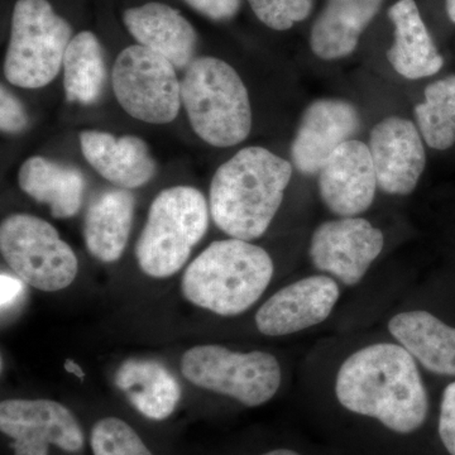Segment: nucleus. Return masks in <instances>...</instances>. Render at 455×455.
<instances>
[{
    "instance_id": "26",
    "label": "nucleus",
    "mask_w": 455,
    "mask_h": 455,
    "mask_svg": "<svg viewBox=\"0 0 455 455\" xmlns=\"http://www.w3.org/2000/svg\"><path fill=\"white\" fill-rule=\"evenodd\" d=\"M90 445L94 455H154L130 424L114 416L92 427Z\"/></svg>"
},
{
    "instance_id": "22",
    "label": "nucleus",
    "mask_w": 455,
    "mask_h": 455,
    "mask_svg": "<svg viewBox=\"0 0 455 455\" xmlns=\"http://www.w3.org/2000/svg\"><path fill=\"white\" fill-rule=\"evenodd\" d=\"M114 381L131 405L149 420H166L181 398L176 377L154 359H127L116 370Z\"/></svg>"
},
{
    "instance_id": "17",
    "label": "nucleus",
    "mask_w": 455,
    "mask_h": 455,
    "mask_svg": "<svg viewBox=\"0 0 455 455\" xmlns=\"http://www.w3.org/2000/svg\"><path fill=\"white\" fill-rule=\"evenodd\" d=\"M123 23L137 44L166 57L176 68H188L196 59V28L169 4L149 2L125 9Z\"/></svg>"
},
{
    "instance_id": "10",
    "label": "nucleus",
    "mask_w": 455,
    "mask_h": 455,
    "mask_svg": "<svg viewBox=\"0 0 455 455\" xmlns=\"http://www.w3.org/2000/svg\"><path fill=\"white\" fill-rule=\"evenodd\" d=\"M385 248L379 228L362 217H337L320 224L311 235L309 259L319 274L344 287H355L367 276Z\"/></svg>"
},
{
    "instance_id": "12",
    "label": "nucleus",
    "mask_w": 455,
    "mask_h": 455,
    "mask_svg": "<svg viewBox=\"0 0 455 455\" xmlns=\"http://www.w3.org/2000/svg\"><path fill=\"white\" fill-rule=\"evenodd\" d=\"M341 298V284L324 274H314L284 284L263 302L254 315L260 334L278 338L322 325Z\"/></svg>"
},
{
    "instance_id": "19",
    "label": "nucleus",
    "mask_w": 455,
    "mask_h": 455,
    "mask_svg": "<svg viewBox=\"0 0 455 455\" xmlns=\"http://www.w3.org/2000/svg\"><path fill=\"white\" fill-rule=\"evenodd\" d=\"M388 17L395 26V42L387 59L397 74L409 80L434 76L442 70L440 55L415 0H397Z\"/></svg>"
},
{
    "instance_id": "23",
    "label": "nucleus",
    "mask_w": 455,
    "mask_h": 455,
    "mask_svg": "<svg viewBox=\"0 0 455 455\" xmlns=\"http://www.w3.org/2000/svg\"><path fill=\"white\" fill-rule=\"evenodd\" d=\"M20 190L50 206L56 220H68L80 212L85 193L82 171L42 156L27 158L18 171Z\"/></svg>"
},
{
    "instance_id": "24",
    "label": "nucleus",
    "mask_w": 455,
    "mask_h": 455,
    "mask_svg": "<svg viewBox=\"0 0 455 455\" xmlns=\"http://www.w3.org/2000/svg\"><path fill=\"white\" fill-rule=\"evenodd\" d=\"M62 71L68 103H97L106 85L107 68L103 47L94 33L83 31L74 36L65 52Z\"/></svg>"
},
{
    "instance_id": "14",
    "label": "nucleus",
    "mask_w": 455,
    "mask_h": 455,
    "mask_svg": "<svg viewBox=\"0 0 455 455\" xmlns=\"http://www.w3.org/2000/svg\"><path fill=\"white\" fill-rule=\"evenodd\" d=\"M320 199L335 217H361L372 206L379 181L370 147L347 140L317 173Z\"/></svg>"
},
{
    "instance_id": "31",
    "label": "nucleus",
    "mask_w": 455,
    "mask_h": 455,
    "mask_svg": "<svg viewBox=\"0 0 455 455\" xmlns=\"http://www.w3.org/2000/svg\"><path fill=\"white\" fill-rule=\"evenodd\" d=\"M2 310H8L14 307L18 299L25 291V284L20 278L9 276L7 274H2Z\"/></svg>"
},
{
    "instance_id": "28",
    "label": "nucleus",
    "mask_w": 455,
    "mask_h": 455,
    "mask_svg": "<svg viewBox=\"0 0 455 455\" xmlns=\"http://www.w3.org/2000/svg\"><path fill=\"white\" fill-rule=\"evenodd\" d=\"M438 434L449 455H455V379L445 386L440 398Z\"/></svg>"
},
{
    "instance_id": "3",
    "label": "nucleus",
    "mask_w": 455,
    "mask_h": 455,
    "mask_svg": "<svg viewBox=\"0 0 455 455\" xmlns=\"http://www.w3.org/2000/svg\"><path fill=\"white\" fill-rule=\"evenodd\" d=\"M275 275L271 254L250 241L212 242L188 266L182 295L215 315H242L267 291Z\"/></svg>"
},
{
    "instance_id": "9",
    "label": "nucleus",
    "mask_w": 455,
    "mask_h": 455,
    "mask_svg": "<svg viewBox=\"0 0 455 455\" xmlns=\"http://www.w3.org/2000/svg\"><path fill=\"white\" fill-rule=\"evenodd\" d=\"M178 68L166 57L132 44L113 65L112 86L125 113L149 124L175 121L182 107Z\"/></svg>"
},
{
    "instance_id": "32",
    "label": "nucleus",
    "mask_w": 455,
    "mask_h": 455,
    "mask_svg": "<svg viewBox=\"0 0 455 455\" xmlns=\"http://www.w3.org/2000/svg\"><path fill=\"white\" fill-rule=\"evenodd\" d=\"M65 370L68 371V373L74 374L77 379H85V373H84L83 368L74 362L73 359H66L64 364Z\"/></svg>"
},
{
    "instance_id": "5",
    "label": "nucleus",
    "mask_w": 455,
    "mask_h": 455,
    "mask_svg": "<svg viewBox=\"0 0 455 455\" xmlns=\"http://www.w3.org/2000/svg\"><path fill=\"white\" fill-rule=\"evenodd\" d=\"M211 209L202 191L164 188L149 208L136 244V259L147 276L167 278L184 267L209 228Z\"/></svg>"
},
{
    "instance_id": "15",
    "label": "nucleus",
    "mask_w": 455,
    "mask_h": 455,
    "mask_svg": "<svg viewBox=\"0 0 455 455\" xmlns=\"http://www.w3.org/2000/svg\"><path fill=\"white\" fill-rule=\"evenodd\" d=\"M357 108L341 99H319L302 113L291 145L293 166L305 176L319 173L328 158L357 133Z\"/></svg>"
},
{
    "instance_id": "1",
    "label": "nucleus",
    "mask_w": 455,
    "mask_h": 455,
    "mask_svg": "<svg viewBox=\"0 0 455 455\" xmlns=\"http://www.w3.org/2000/svg\"><path fill=\"white\" fill-rule=\"evenodd\" d=\"M424 371L390 337L347 349L325 379L341 411L372 420L395 435L423 429L430 414Z\"/></svg>"
},
{
    "instance_id": "6",
    "label": "nucleus",
    "mask_w": 455,
    "mask_h": 455,
    "mask_svg": "<svg viewBox=\"0 0 455 455\" xmlns=\"http://www.w3.org/2000/svg\"><path fill=\"white\" fill-rule=\"evenodd\" d=\"M73 37V27L49 0H17L4 60L8 82L23 89L49 85L61 71Z\"/></svg>"
},
{
    "instance_id": "18",
    "label": "nucleus",
    "mask_w": 455,
    "mask_h": 455,
    "mask_svg": "<svg viewBox=\"0 0 455 455\" xmlns=\"http://www.w3.org/2000/svg\"><path fill=\"white\" fill-rule=\"evenodd\" d=\"M79 139L84 157L90 166L116 188L132 190L154 178V157L140 137H116L108 132L83 131Z\"/></svg>"
},
{
    "instance_id": "8",
    "label": "nucleus",
    "mask_w": 455,
    "mask_h": 455,
    "mask_svg": "<svg viewBox=\"0 0 455 455\" xmlns=\"http://www.w3.org/2000/svg\"><path fill=\"white\" fill-rule=\"evenodd\" d=\"M0 251L23 283L56 292L74 283L79 262L49 221L31 214L9 215L0 226Z\"/></svg>"
},
{
    "instance_id": "30",
    "label": "nucleus",
    "mask_w": 455,
    "mask_h": 455,
    "mask_svg": "<svg viewBox=\"0 0 455 455\" xmlns=\"http://www.w3.org/2000/svg\"><path fill=\"white\" fill-rule=\"evenodd\" d=\"M185 3L202 16L224 22L232 20L241 9L242 0H184Z\"/></svg>"
},
{
    "instance_id": "13",
    "label": "nucleus",
    "mask_w": 455,
    "mask_h": 455,
    "mask_svg": "<svg viewBox=\"0 0 455 455\" xmlns=\"http://www.w3.org/2000/svg\"><path fill=\"white\" fill-rule=\"evenodd\" d=\"M368 147L379 190L387 196H410L427 166L423 136L414 123L401 116L383 119L371 132Z\"/></svg>"
},
{
    "instance_id": "16",
    "label": "nucleus",
    "mask_w": 455,
    "mask_h": 455,
    "mask_svg": "<svg viewBox=\"0 0 455 455\" xmlns=\"http://www.w3.org/2000/svg\"><path fill=\"white\" fill-rule=\"evenodd\" d=\"M386 331L403 347L424 372L455 379V326L414 302L395 311Z\"/></svg>"
},
{
    "instance_id": "25",
    "label": "nucleus",
    "mask_w": 455,
    "mask_h": 455,
    "mask_svg": "<svg viewBox=\"0 0 455 455\" xmlns=\"http://www.w3.org/2000/svg\"><path fill=\"white\" fill-rule=\"evenodd\" d=\"M415 107L418 128L427 146L444 151L455 143V75L430 83Z\"/></svg>"
},
{
    "instance_id": "20",
    "label": "nucleus",
    "mask_w": 455,
    "mask_h": 455,
    "mask_svg": "<svg viewBox=\"0 0 455 455\" xmlns=\"http://www.w3.org/2000/svg\"><path fill=\"white\" fill-rule=\"evenodd\" d=\"M382 4L383 0H328L311 28L314 55L331 61L355 52Z\"/></svg>"
},
{
    "instance_id": "27",
    "label": "nucleus",
    "mask_w": 455,
    "mask_h": 455,
    "mask_svg": "<svg viewBox=\"0 0 455 455\" xmlns=\"http://www.w3.org/2000/svg\"><path fill=\"white\" fill-rule=\"evenodd\" d=\"M254 16L274 31H287L313 11V0H248Z\"/></svg>"
},
{
    "instance_id": "11",
    "label": "nucleus",
    "mask_w": 455,
    "mask_h": 455,
    "mask_svg": "<svg viewBox=\"0 0 455 455\" xmlns=\"http://www.w3.org/2000/svg\"><path fill=\"white\" fill-rule=\"evenodd\" d=\"M0 430L13 440L14 455H49L51 445L76 453L84 433L73 412L52 400L11 398L0 403Z\"/></svg>"
},
{
    "instance_id": "21",
    "label": "nucleus",
    "mask_w": 455,
    "mask_h": 455,
    "mask_svg": "<svg viewBox=\"0 0 455 455\" xmlns=\"http://www.w3.org/2000/svg\"><path fill=\"white\" fill-rule=\"evenodd\" d=\"M133 194L125 188H110L90 203L84 221V241L90 254L104 263L121 259L134 217Z\"/></svg>"
},
{
    "instance_id": "7",
    "label": "nucleus",
    "mask_w": 455,
    "mask_h": 455,
    "mask_svg": "<svg viewBox=\"0 0 455 455\" xmlns=\"http://www.w3.org/2000/svg\"><path fill=\"white\" fill-rule=\"evenodd\" d=\"M181 372L196 387L247 407L267 403L283 383V368L272 353L239 352L220 344H202L188 349L182 355Z\"/></svg>"
},
{
    "instance_id": "29",
    "label": "nucleus",
    "mask_w": 455,
    "mask_h": 455,
    "mask_svg": "<svg viewBox=\"0 0 455 455\" xmlns=\"http://www.w3.org/2000/svg\"><path fill=\"white\" fill-rule=\"evenodd\" d=\"M28 116L20 99L2 85L0 89V130L4 133L16 134L26 130Z\"/></svg>"
},
{
    "instance_id": "2",
    "label": "nucleus",
    "mask_w": 455,
    "mask_h": 455,
    "mask_svg": "<svg viewBox=\"0 0 455 455\" xmlns=\"http://www.w3.org/2000/svg\"><path fill=\"white\" fill-rule=\"evenodd\" d=\"M292 178L289 161L263 147H245L212 176L209 209L215 226L230 238L256 241L283 202Z\"/></svg>"
},
{
    "instance_id": "34",
    "label": "nucleus",
    "mask_w": 455,
    "mask_h": 455,
    "mask_svg": "<svg viewBox=\"0 0 455 455\" xmlns=\"http://www.w3.org/2000/svg\"><path fill=\"white\" fill-rule=\"evenodd\" d=\"M447 13L449 20L455 23V0H447Z\"/></svg>"
},
{
    "instance_id": "4",
    "label": "nucleus",
    "mask_w": 455,
    "mask_h": 455,
    "mask_svg": "<svg viewBox=\"0 0 455 455\" xmlns=\"http://www.w3.org/2000/svg\"><path fill=\"white\" fill-rule=\"evenodd\" d=\"M182 107L194 132L212 147L243 142L252 130V108L243 80L218 57H196L181 82Z\"/></svg>"
},
{
    "instance_id": "33",
    "label": "nucleus",
    "mask_w": 455,
    "mask_h": 455,
    "mask_svg": "<svg viewBox=\"0 0 455 455\" xmlns=\"http://www.w3.org/2000/svg\"><path fill=\"white\" fill-rule=\"evenodd\" d=\"M259 455H302L299 453V451H293V449L290 448H277L272 449V451H266V453L259 454Z\"/></svg>"
}]
</instances>
